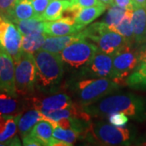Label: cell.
Instances as JSON below:
<instances>
[{
	"mask_svg": "<svg viewBox=\"0 0 146 146\" xmlns=\"http://www.w3.org/2000/svg\"><path fill=\"white\" fill-rule=\"evenodd\" d=\"M82 108L90 116L102 117L115 112H123L139 121L146 119L145 100L132 94L110 95Z\"/></svg>",
	"mask_w": 146,
	"mask_h": 146,
	"instance_id": "obj_1",
	"label": "cell"
},
{
	"mask_svg": "<svg viewBox=\"0 0 146 146\" xmlns=\"http://www.w3.org/2000/svg\"><path fill=\"white\" fill-rule=\"evenodd\" d=\"M36 68V84L43 89H54L59 84L64 73L59 54L39 50L33 54Z\"/></svg>",
	"mask_w": 146,
	"mask_h": 146,
	"instance_id": "obj_2",
	"label": "cell"
},
{
	"mask_svg": "<svg viewBox=\"0 0 146 146\" xmlns=\"http://www.w3.org/2000/svg\"><path fill=\"white\" fill-rule=\"evenodd\" d=\"M119 84L114 80L106 77L85 79L74 84L73 92L81 106L97 102L102 98L119 89Z\"/></svg>",
	"mask_w": 146,
	"mask_h": 146,
	"instance_id": "obj_3",
	"label": "cell"
},
{
	"mask_svg": "<svg viewBox=\"0 0 146 146\" xmlns=\"http://www.w3.org/2000/svg\"><path fill=\"white\" fill-rule=\"evenodd\" d=\"M83 136H86L89 141H95L103 145H127L132 137L129 129L101 121L90 123Z\"/></svg>",
	"mask_w": 146,
	"mask_h": 146,
	"instance_id": "obj_4",
	"label": "cell"
},
{
	"mask_svg": "<svg viewBox=\"0 0 146 146\" xmlns=\"http://www.w3.org/2000/svg\"><path fill=\"white\" fill-rule=\"evenodd\" d=\"M15 83L18 95L27 96L34 91L36 68L33 54L22 51L19 60L15 62Z\"/></svg>",
	"mask_w": 146,
	"mask_h": 146,
	"instance_id": "obj_5",
	"label": "cell"
},
{
	"mask_svg": "<svg viewBox=\"0 0 146 146\" xmlns=\"http://www.w3.org/2000/svg\"><path fill=\"white\" fill-rule=\"evenodd\" d=\"M98 50V47L93 43L85 39H80L68 45L59 54L63 63L69 67L85 68L93 60Z\"/></svg>",
	"mask_w": 146,
	"mask_h": 146,
	"instance_id": "obj_6",
	"label": "cell"
},
{
	"mask_svg": "<svg viewBox=\"0 0 146 146\" xmlns=\"http://www.w3.org/2000/svg\"><path fill=\"white\" fill-rule=\"evenodd\" d=\"M112 80L119 85L125 84L126 78L141 63L139 50H133L131 46H126L113 55Z\"/></svg>",
	"mask_w": 146,
	"mask_h": 146,
	"instance_id": "obj_7",
	"label": "cell"
},
{
	"mask_svg": "<svg viewBox=\"0 0 146 146\" xmlns=\"http://www.w3.org/2000/svg\"><path fill=\"white\" fill-rule=\"evenodd\" d=\"M22 36L12 21L0 15V47L10 54L14 62L19 60L22 54Z\"/></svg>",
	"mask_w": 146,
	"mask_h": 146,
	"instance_id": "obj_8",
	"label": "cell"
},
{
	"mask_svg": "<svg viewBox=\"0 0 146 146\" xmlns=\"http://www.w3.org/2000/svg\"><path fill=\"white\" fill-rule=\"evenodd\" d=\"M0 91L16 97L15 62L8 53L0 47Z\"/></svg>",
	"mask_w": 146,
	"mask_h": 146,
	"instance_id": "obj_9",
	"label": "cell"
},
{
	"mask_svg": "<svg viewBox=\"0 0 146 146\" xmlns=\"http://www.w3.org/2000/svg\"><path fill=\"white\" fill-rule=\"evenodd\" d=\"M72 104L70 97L65 94H54L43 99L38 98H31L27 102L28 106L31 107L32 109L39 110L42 113L64 109L71 106Z\"/></svg>",
	"mask_w": 146,
	"mask_h": 146,
	"instance_id": "obj_10",
	"label": "cell"
},
{
	"mask_svg": "<svg viewBox=\"0 0 146 146\" xmlns=\"http://www.w3.org/2000/svg\"><path fill=\"white\" fill-rule=\"evenodd\" d=\"M87 75L96 77L112 79L113 75V56L98 50L93 60L84 68Z\"/></svg>",
	"mask_w": 146,
	"mask_h": 146,
	"instance_id": "obj_11",
	"label": "cell"
},
{
	"mask_svg": "<svg viewBox=\"0 0 146 146\" xmlns=\"http://www.w3.org/2000/svg\"><path fill=\"white\" fill-rule=\"evenodd\" d=\"M94 42L97 43L101 51L111 55L122 48L129 45L124 36L117 32L111 30L109 27L100 34Z\"/></svg>",
	"mask_w": 146,
	"mask_h": 146,
	"instance_id": "obj_12",
	"label": "cell"
},
{
	"mask_svg": "<svg viewBox=\"0 0 146 146\" xmlns=\"http://www.w3.org/2000/svg\"><path fill=\"white\" fill-rule=\"evenodd\" d=\"M21 115L0 114V142L4 145H21V141L16 136Z\"/></svg>",
	"mask_w": 146,
	"mask_h": 146,
	"instance_id": "obj_13",
	"label": "cell"
},
{
	"mask_svg": "<svg viewBox=\"0 0 146 146\" xmlns=\"http://www.w3.org/2000/svg\"><path fill=\"white\" fill-rule=\"evenodd\" d=\"M81 30L75 24L67 21L63 17L52 21H45L44 33L47 36H57L72 35L78 33Z\"/></svg>",
	"mask_w": 146,
	"mask_h": 146,
	"instance_id": "obj_14",
	"label": "cell"
},
{
	"mask_svg": "<svg viewBox=\"0 0 146 146\" xmlns=\"http://www.w3.org/2000/svg\"><path fill=\"white\" fill-rule=\"evenodd\" d=\"M80 39H84L81 34V32L76 34L65 35V36H47L41 50L51 53L60 54L68 45H70L72 42L79 41Z\"/></svg>",
	"mask_w": 146,
	"mask_h": 146,
	"instance_id": "obj_15",
	"label": "cell"
},
{
	"mask_svg": "<svg viewBox=\"0 0 146 146\" xmlns=\"http://www.w3.org/2000/svg\"><path fill=\"white\" fill-rule=\"evenodd\" d=\"M131 22L135 43L138 45L143 44L146 33V7L138 5L135 3L132 10Z\"/></svg>",
	"mask_w": 146,
	"mask_h": 146,
	"instance_id": "obj_16",
	"label": "cell"
},
{
	"mask_svg": "<svg viewBox=\"0 0 146 146\" xmlns=\"http://www.w3.org/2000/svg\"><path fill=\"white\" fill-rule=\"evenodd\" d=\"M44 119L49 120L42 112L35 109L29 110L23 115L21 114L20 119L18 121V130L21 138L29 134L33 127L39 121Z\"/></svg>",
	"mask_w": 146,
	"mask_h": 146,
	"instance_id": "obj_17",
	"label": "cell"
},
{
	"mask_svg": "<svg viewBox=\"0 0 146 146\" xmlns=\"http://www.w3.org/2000/svg\"><path fill=\"white\" fill-rule=\"evenodd\" d=\"M106 7L107 6H95L89 7H82L75 19V25L80 30H82L88 25L95 21L97 18H98L104 12Z\"/></svg>",
	"mask_w": 146,
	"mask_h": 146,
	"instance_id": "obj_18",
	"label": "cell"
},
{
	"mask_svg": "<svg viewBox=\"0 0 146 146\" xmlns=\"http://www.w3.org/2000/svg\"><path fill=\"white\" fill-rule=\"evenodd\" d=\"M54 126L50 121L46 119L39 121L29 132V134L37 141L42 143V145L50 146L53 139Z\"/></svg>",
	"mask_w": 146,
	"mask_h": 146,
	"instance_id": "obj_19",
	"label": "cell"
},
{
	"mask_svg": "<svg viewBox=\"0 0 146 146\" xmlns=\"http://www.w3.org/2000/svg\"><path fill=\"white\" fill-rule=\"evenodd\" d=\"M36 17L31 0H17L7 19L10 21H22Z\"/></svg>",
	"mask_w": 146,
	"mask_h": 146,
	"instance_id": "obj_20",
	"label": "cell"
},
{
	"mask_svg": "<svg viewBox=\"0 0 146 146\" xmlns=\"http://www.w3.org/2000/svg\"><path fill=\"white\" fill-rule=\"evenodd\" d=\"M46 36L47 35L44 32L23 35L21 42L22 51L33 54L37 50L42 49Z\"/></svg>",
	"mask_w": 146,
	"mask_h": 146,
	"instance_id": "obj_21",
	"label": "cell"
},
{
	"mask_svg": "<svg viewBox=\"0 0 146 146\" xmlns=\"http://www.w3.org/2000/svg\"><path fill=\"white\" fill-rule=\"evenodd\" d=\"M71 5L70 0H51L42 16L44 21L58 20L63 16V12Z\"/></svg>",
	"mask_w": 146,
	"mask_h": 146,
	"instance_id": "obj_22",
	"label": "cell"
},
{
	"mask_svg": "<svg viewBox=\"0 0 146 146\" xmlns=\"http://www.w3.org/2000/svg\"><path fill=\"white\" fill-rule=\"evenodd\" d=\"M21 102L16 97L2 92L0 94V114L7 115H16L21 114Z\"/></svg>",
	"mask_w": 146,
	"mask_h": 146,
	"instance_id": "obj_23",
	"label": "cell"
},
{
	"mask_svg": "<svg viewBox=\"0 0 146 146\" xmlns=\"http://www.w3.org/2000/svg\"><path fill=\"white\" fill-rule=\"evenodd\" d=\"M12 22L19 29L22 35L44 32L45 21L36 17L22 20V21H14Z\"/></svg>",
	"mask_w": 146,
	"mask_h": 146,
	"instance_id": "obj_24",
	"label": "cell"
},
{
	"mask_svg": "<svg viewBox=\"0 0 146 146\" xmlns=\"http://www.w3.org/2000/svg\"><path fill=\"white\" fill-rule=\"evenodd\" d=\"M125 84L132 88H146V60L141 61L126 78Z\"/></svg>",
	"mask_w": 146,
	"mask_h": 146,
	"instance_id": "obj_25",
	"label": "cell"
},
{
	"mask_svg": "<svg viewBox=\"0 0 146 146\" xmlns=\"http://www.w3.org/2000/svg\"><path fill=\"white\" fill-rule=\"evenodd\" d=\"M131 16H132V10H128L122 21L112 29L113 31L117 32L123 36H124V38L130 46H132L133 43L135 42Z\"/></svg>",
	"mask_w": 146,
	"mask_h": 146,
	"instance_id": "obj_26",
	"label": "cell"
},
{
	"mask_svg": "<svg viewBox=\"0 0 146 146\" xmlns=\"http://www.w3.org/2000/svg\"><path fill=\"white\" fill-rule=\"evenodd\" d=\"M128 10L129 9H126L115 4L110 6L109 10L104 18V22L112 30L124 18Z\"/></svg>",
	"mask_w": 146,
	"mask_h": 146,
	"instance_id": "obj_27",
	"label": "cell"
},
{
	"mask_svg": "<svg viewBox=\"0 0 146 146\" xmlns=\"http://www.w3.org/2000/svg\"><path fill=\"white\" fill-rule=\"evenodd\" d=\"M80 136V133L72 129H64L58 126L54 128L53 132V136L54 138L67 142L70 145H72Z\"/></svg>",
	"mask_w": 146,
	"mask_h": 146,
	"instance_id": "obj_28",
	"label": "cell"
},
{
	"mask_svg": "<svg viewBox=\"0 0 146 146\" xmlns=\"http://www.w3.org/2000/svg\"><path fill=\"white\" fill-rule=\"evenodd\" d=\"M110 123L117 127H123L128 122L127 115L123 112H115L108 115Z\"/></svg>",
	"mask_w": 146,
	"mask_h": 146,
	"instance_id": "obj_29",
	"label": "cell"
},
{
	"mask_svg": "<svg viewBox=\"0 0 146 146\" xmlns=\"http://www.w3.org/2000/svg\"><path fill=\"white\" fill-rule=\"evenodd\" d=\"M51 0H31L36 17L42 20V16Z\"/></svg>",
	"mask_w": 146,
	"mask_h": 146,
	"instance_id": "obj_30",
	"label": "cell"
},
{
	"mask_svg": "<svg viewBox=\"0 0 146 146\" xmlns=\"http://www.w3.org/2000/svg\"><path fill=\"white\" fill-rule=\"evenodd\" d=\"M16 1L17 0H0V15L8 18Z\"/></svg>",
	"mask_w": 146,
	"mask_h": 146,
	"instance_id": "obj_31",
	"label": "cell"
},
{
	"mask_svg": "<svg viewBox=\"0 0 146 146\" xmlns=\"http://www.w3.org/2000/svg\"><path fill=\"white\" fill-rule=\"evenodd\" d=\"M72 4L76 5L80 7H89L95 6H106L100 0H70Z\"/></svg>",
	"mask_w": 146,
	"mask_h": 146,
	"instance_id": "obj_32",
	"label": "cell"
},
{
	"mask_svg": "<svg viewBox=\"0 0 146 146\" xmlns=\"http://www.w3.org/2000/svg\"><path fill=\"white\" fill-rule=\"evenodd\" d=\"M22 143L23 145L27 146H42V143L37 141L36 138L32 136L30 134H28L25 136L22 137Z\"/></svg>",
	"mask_w": 146,
	"mask_h": 146,
	"instance_id": "obj_33",
	"label": "cell"
},
{
	"mask_svg": "<svg viewBox=\"0 0 146 146\" xmlns=\"http://www.w3.org/2000/svg\"><path fill=\"white\" fill-rule=\"evenodd\" d=\"M113 4L126 8V9L133 10V7L135 6V2L133 0H114Z\"/></svg>",
	"mask_w": 146,
	"mask_h": 146,
	"instance_id": "obj_34",
	"label": "cell"
},
{
	"mask_svg": "<svg viewBox=\"0 0 146 146\" xmlns=\"http://www.w3.org/2000/svg\"><path fill=\"white\" fill-rule=\"evenodd\" d=\"M139 55H140V59L141 61H145L146 60V46H142L139 50Z\"/></svg>",
	"mask_w": 146,
	"mask_h": 146,
	"instance_id": "obj_35",
	"label": "cell"
},
{
	"mask_svg": "<svg viewBox=\"0 0 146 146\" xmlns=\"http://www.w3.org/2000/svg\"><path fill=\"white\" fill-rule=\"evenodd\" d=\"M136 4L146 7V0H133Z\"/></svg>",
	"mask_w": 146,
	"mask_h": 146,
	"instance_id": "obj_36",
	"label": "cell"
},
{
	"mask_svg": "<svg viewBox=\"0 0 146 146\" xmlns=\"http://www.w3.org/2000/svg\"><path fill=\"white\" fill-rule=\"evenodd\" d=\"M100 1L106 6L113 5V3H114V0H100Z\"/></svg>",
	"mask_w": 146,
	"mask_h": 146,
	"instance_id": "obj_37",
	"label": "cell"
},
{
	"mask_svg": "<svg viewBox=\"0 0 146 146\" xmlns=\"http://www.w3.org/2000/svg\"><path fill=\"white\" fill-rule=\"evenodd\" d=\"M144 43H146V33H145V39H144Z\"/></svg>",
	"mask_w": 146,
	"mask_h": 146,
	"instance_id": "obj_38",
	"label": "cell"
},
{
	"mask_svg": "<svg viewBox=\"0 0 146 146\" xmlns=\"http://www.w3.org/2000/svg\"><path fill=\"white\" fill-rule=\"evenodd\" d=\"M141 145H145V146H146V141H145V142H144V143H143V144H142Z\"/></svg>",
	"mask_w": 146,
	"mask_h": 146,
	"instance_id": "obj_39",
	"label": "cell"
}]
</instances>
